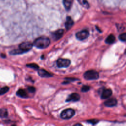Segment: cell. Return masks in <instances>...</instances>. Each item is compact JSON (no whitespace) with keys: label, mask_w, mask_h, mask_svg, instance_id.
<instances>
[{"label":"cell","mask_w":126,"mask_h":126,"mask_svg":"<svg viewBox=\"0 0 126 126\" xmlns=\"http://www.w3.org/2000/svg\"><path fill=\"white\" fill-rule=\"evenodd\" d=\"M89 35V33L87 30H83L76 33L77 38L80 40H84L87 38Z\"/></svg>","instance_id":"6"},{"label":"cell","mask_w":126,"mask_h":126,"mask_svg":"<svg viewBox=\"0 0 126 126\" xmlns=\"http://www.w3.org/2000/svg\"><path fill=\"white\" fill-rule=\"evenodd\" d=\"M75 111L71 108H68L63 110L61 114V117L62 119H70L74 115Z\"/></svg>","instance_id":"3"},{"label":"cell","mask_w":126,"mask_h":126,"mask_svg":"<svg viewBox=\"0 0 126 126\" xmlns=\"http://www.w3.org/2000/svg\"><path fill=\"white\" fill-rule=\"evenodd\" d=\"M74 22L72 18L70 16L67 17L65 23V26L66 30H70L73 25Z\"/></svg>","instance_id":"11"},{"label":"cell","mask_w":126,"mask_h":126,"mask_svg":"<svg viewBox=\"0 0 126 126\" xmlns=\"http://www.w3.org/2000/svg\"><path fill=\"white\" fill-rule=\"evenodd\" d=\"M71 64V61L65 59H59L57 61V65L59 68H65L68 67Z\"/></svg>","instance_id":"5"},{"label":"cell","mask_w":126,"mask_h":126,"mask_svg":"<svg viewBox=\"0 0 126 126\" xmlns=\"http://www.w3.org/2000/svg\"><path fill=\"white\" fill-rule=\"evenodd\" d=\"M28 90L29 92H30V93H34V92H35L36 91V88L34 87H33V86H30V87H29L28 88Z\"/></svg>","instance_id":"23"},{"label":"cell","mask_w":126,"mask_h":126,"mask_svg":"<svg viewBox=\"0 0 126 126\" xmlns=\"http://www.w3.org/2000/svg\"><path fill=\"white\" fill-rule=\"evenodd\" d=\"M73 1L71 0H64L63 1V5L66 11H69L72 6Z\"/></svg>","instance_id":"14"},{"label":"cell","mask_w":126,"mask_h":126,"mask_svg":"<svg viewBox=\"0 0 126 126\" xmlns=\"http://www.w3.org/2000/svg\"><path fill=\"white\" fill-rule=\"evenodd\" d=\"M11 126H17L15 125H12Z\"/></svg>","instance_id":"26"},{"label":"cell","mask_w":126,"mask_h":126,"mask_svg":"<svg viewBox=\"0 0 126 126\" xmlns=\"http://www.w3.org/2000/svg\"><path fill=\"white\" fill-rule=\"evenodd\" d=\"M10 88L7 86H5L0 89V95H3L8 91Z\"/></svg>","instance_id":"18"},{"label":"cell","mask_w":126,"mask_h":126,"mask_svg":"<svg viewBox=\"0 0 126 126\" xmlns=\"http://www.w3.org/2000/svg\"><path fill=\"white\" fill-rule=\"evenodd\" d=\"M119 38L120 40L123 41H126V33H124L120 35Z\"/></svg>","instance_id":"20"},{"label":"cell","mask_w":126,"mask_h":126,"mask_svg":"<svg viewBox=\"0 0 126 126\" xmlns=\"http://www.w3.org/2000/svg\"><path fill=\"white\" fill-rule=\"evenodd\" d=\"M78 2L84 7H85L86 8H89L90 5L87 1H85V0H78Z\"/></svg>","instance_id":"17"},{"label":"cell","mask_w":126,"mask_h":126,"mask_svg":"<svg viewBox=\"0 0 126 126\" xmlns=\"http://www.w3.org/2000/svg\"><path fill=\"white\" fill-rule=\"evenodd\" d=\"M33 46V44H31L30 42H24L19 45V49L22 53H24L29 51L30 50L32 49Z\"/></svg>","instance_id":"4"},{"label":"cell","mask_w":126,"mask_h":126,"mask_svg":"<svg viewBox=\"0 0 126 126\" xmlns=\"http://www.w3.org/2000/svg\"><path fill=\"white\" fill-rule=\"evenodd\" d=\"M8 116V112L6 109L1 108L0 109V117L1 118H5Z\"/></svg>","instance_id":"16"},{"label":"cell","mask_w":126,"mask_h":126,"mask_svg":"<svg viewBox=\"0 0 126 126\" xmlns=\"http://www.w3.org/2000/svg\"><path fill=\"white\" fill-rule=\"evenodd\" d=\"M50 44V39L45 36L40 37L33 41V45L39 49H44L47 48Z\"/></svg>","instance_id":"1"},{"label":"cell","mask_w":126,"mask_h":126,"mask_svg":"<svg viewBox=\"0 0 126 126\" xmlns=\"http://www.w3.org/2000/svg\"><path fill=\"white\" fill-rule=\"evenodd\" d=\"M84 77L87 80H95L99 77V75L96 71L91 70L87 71L84 74Z\"/></svg>","instance_id":"2"},{"label":"cell","mask_w":126,"mask_h":126,"mask_svg":"<svg viewBox=\"0 0 126 126\" xmlns=\"http://www.w3.org/2000/svg\"><path fill=\"white\" fill-rule=\"evenodd\" d=\"M64 33V30L63 29H59L52 33V38L55 40H57L60 39Z\"/></svg>","instance_id":"8"},{"label":"cell","mask_w":126,"mask_h":126,"mask_svg":"<svg viewBox=\"0 0 126 126\" xmlns=\"http://www.w3.org/2000/svg\"><path fill=\"white\" fill-rule=\"evenodd\" d=\"M26 66L28 67H29V68H32V69H35V70H38V69H39V66L37 64H35V63L28 64Z\"/></svg>","instance_id":"19"},{"label":"cell","mask_w":126,"mask_h":126,"mask_svg":"<svg viewBox=\"0 0 126 126\" xmlns=\"http://www.w3.org/2000/svg\"><path fill=\"white\" fill-rule=\"evenodd\" d=\"M16 95L22 98H27L29 97L26 91L24 89H20L16 92Z\"/></svg>","instance_id":"13"},{"label":"cell","mask_w":126,"mask_h":126,"mask_svg":"<svg viewBox=\"0 0 126 126\" xmlns=\"http://www.w3.org/2000/svg\"><path fill=\"white\" fill-rule=\"evenodd\" d=\"M73 126H83L81 124H75L74 125H73Z\"/></svg>","instance_id":"24"},{"label":"cell","mask_w":126,"mask_h":126,"mask_svg":"<svg viewBox=\"0 0 126 126\" xmlns=\"http://www.w3.org/2000/svg\"><path fill=\"white\" fill-rule=\"evenodd\" d=\"M1 56H2V57H3V58H5V54H1Z\"/></svg>","instance_id":"25"},{"label":"cell","mask_w":126,"mask_h":126,"mask_svg":"<svg viewBox=\"0 0 126 126\" xmlns=\"http://www.w3.org/2000/svg\"><path fill=\"white\" fill-rule=\"evenodd\" d=\"M87 122L89 123H91L93 125H95L96 124H97L99 120H97V119H91V120H89L87 121Z\"/></svg>","instance_id":"22"},{"label":"cell","mask_w":126,"mask_h":126,"mask_svg":"<svg viewBox=\"0 0 126 126\" xmlns=\"http://www.w3.org/2000/svg\"></svg>","instance_id":"27"},{"label":"cell","mask_w":126,"mask_h":126,"mask_svg":"<svg viewBox=\"0 0 126 126\" xmlns=\"http://www.w3.org/2000/svg\"><path fill=\"white\" fill-rule=\"evenodd\" d=\"M90 87L88 86H84L81 88V91L83 92H86L89 90Z\"/></svg>","instance_id":"21"},{"label":"cell","mask_w":126,"mask_h":126,"mask_svg":"<svg viewBox=\"0 0 126 126\" xmlns=\"http://www.w3.org/2000/svg\"><path fill=\"white\" fill-rule=\"evenodd\" d=\"M104 104L107 107H113L117 104V100L116 99H110L105 101Z\"/></svg>","instance_id":"10"},{"label":"cell","mask_w":126,"mask_h":126,"mask_svg":"<svg viewBox=\"0 0 126 126\" xmlns=\"http://www.w3.org/2000/svg\"><path fill=\"white\" fill-rule=\"evenodd\" d=\"M38 73L40 77L44 78L52 77L53 75L44 69H39L38 70Z\"/></svg>","instance_id":"9"},{"label":"cell","mask_w":126,"mask_h":126,"mask_svg":"<svg viewBox=\"0 0 126 126\" xmlns=\"http://www.w3.org/2000/svg\"><path fill=\"white\" fill-rule=\"evenodd\" d=\"M80 95L76 93H74L71 94L69 97L67 98L66 101V102H77L80 99Z\"/></svg>","instance_id":"7"},{"label":"cell","mask_w":126,"mask_h":126,"mask_svg":"<svg viewBox=\"0 0 126 126\" xmlns=\"http://www.w3.org/2000/svg\"><path fill=\"white\" fill-rule=\"evenodd\" d=\"M112 94V92L111 89H104L102 94L101 98L103 99H106L110 97Z\"/></svg>","instance_id":"12"},{"label":"cell","mask_w":126,"mask_h":126,"mask_svg":"<svg viewBox=\"0 0 126 126\" xmlns=\"http://www.w3.org/2000/svg\"><path fill=\"white\" fill-rule=\"evenodd\" d=\"M115 40V37L113 35H109L106 38L105 42L107 44H112Z\"/></svg>","instance_id":"15"}]
</instances>
